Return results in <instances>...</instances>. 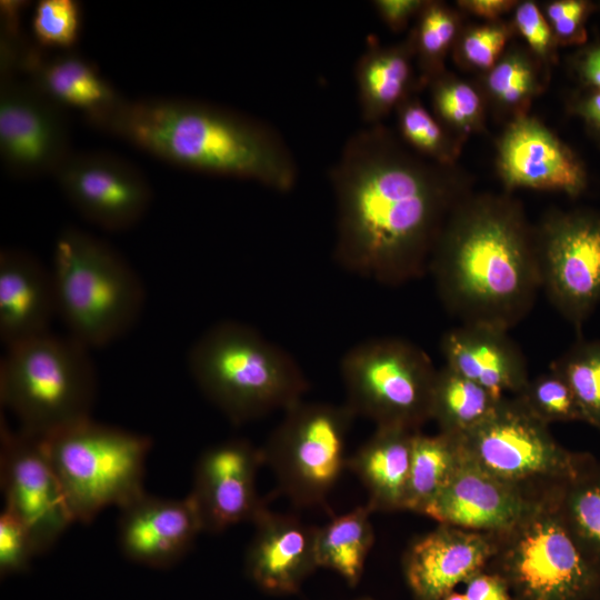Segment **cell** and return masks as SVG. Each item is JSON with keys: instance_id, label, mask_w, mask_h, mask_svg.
Returning <instances> with one entry per match:
<instances>
[{"instance_id": "6da1fadb", "label": "cell", "mask_w": 600, "mask_h": 600, "mask_svg": "<svg viewBox=\"0 0 600 600\" xmlns=\"http://www.w3.org/2000/svg\"><path fill=\"white\" fill-rule=\"evenodd\" d=\"M449 167L411 153L382 123L349 137L329 171L336 262L389 286L427 272L448 217L468 196Z\"/></svg>"}, {"instance_id": "7a4b0ae2", "label": "cell", "mask_w": 600, "mask_h": 600, "mask_svg": "<svg viewBox=\"0 0 600 600\" xmlns=\"http://www.w3.org/2000/svg\"><path fill=\"white\" fill-rule=\"evenodd\" d=\"M428 271L462 323L504 330L531 311L541 289L534 229L504 196H466L448 217Z\"/></svg>"}, {"instance_id": "3957f363", "label": "cell", "mask_w": 600, "mask_h": 600, "mask_svg": "<svg viewBox=\"0 0 600 600\" xmlns=\"http://www.w3.org/2000/svg\"><path fill=\"white\" fill-rule=\"evenodd\" d=\"M94 128L172 166L251 180L289 192L298 180L293 154L267 123L186 98L123 101Z\"/></svg>"}, {"instance_id": "277c9868", "label": "cell", "mask_w": 600, "mask_h": 600, "mask_svg": "<svg viewBox=\"0 0 600 600\" xmlns=\"http://www.w3.org/2000/svg\"><path fill=\"white\" fill-rule=\"evenodd\" d=\"M188 368L203 396L237 424L287 411L309 389L289 352L234 320L211 326L194 341Z\"/></svg>"}, {"instance_id": "5b68a950", "label": "cell", "mask_w": 600, "mask_h": 600, "mask_svg": "<svg viewBox=\"0 0 600 600\" xmlns=\"http://www.w3.org/2000/svg\"><path fill=\"white\" fill-rule=\"evenodd\" d=\"M51 272L58 317L87 348L106 347L137 323L146 301L143 283L106 241L64 228L54 243Z\"/></svg>"}, {"instance_id": "8992f818", "label": "cell", "mask_w": 600, "mask_h": 600, "mask_svg": "<svg viewBox=\"0 0 600 600\" xmlns=\"http://www.w3.org/2000/svg\"><path fill=\"white\" fill-rule=\"evenodd\" d=\"M89 348L51 332L7 348L0 401L22 430L44 437L91 417L97 376Z\"/></svg>"}, {"instance_id": "52a82bcc", "label": "cell", "mask_w": 600, "mask_h": 600, "mask_svg": "<svg viewBox=\"0 0 600 600\" xmlns=\"http://www.w3.org/2000/svg\"><path fill=\"white\" fill-rule=\"evenodd\" d=\"M74 522L89 523L109 507L121 509L146 490L152 441L90 418L41 437Z\"/></svg>"}, {"instance_id": "ba28073f", "label": "cell", "mask_w": 600, "mask_h": 600, "mask_svg": "<svg viewBox=\"0 0 600 600\" xmlns=\"http://www.w3.org/2000/svg\"><path fill=\"white\" fill-rule=\"evenodd\" d=\"M550 487L516 524L492 533L494 550L484 569L507 583L512 600H593L600 568L569 536Z\"/></svg>"}, {"instance_id": "9c48e42d", "label": "cell", "mask_w": 600, "mask_h": 600, "mask_svg": "<svg viewBox=\"0 0 600 600\" xmlns=\"http://www.w3.org/2000/svg\"><path fill=\"white\" fill-rule=\"evenodd\" d=\"M438 369L418 346L399 338L356 344L340 361L346 404L377 427L411 431L430 420Z\"/></svg>"}, {"instance_id": "30bf717a", "label": "cell", "mask_w": 600, "mask_h": 600, "mask_svg": "<svg viewBox=\"0 0 600 600\" xmlns=\"http://www.w3.org/2000/svg\"><path fill=\"white\" fill-rule=\"evenodd\" d=\"M284 412L260 448L262 462L297 507L323 504L347 469V437L356 414L346 403L303 401Z\"/></svg>"}, {"instance_id": "8fae6325", "label": "cell", "mask_w": 600, "mask_h": 600, "mask_svg": "<svg viewBox=\"0 0 600 600\" xmlns=\"http://www.w3.org/2000/svg\"><path fill=\"white\" fill-rule=\"evenodd\" d=\"M460 438L466 456L480 468L533 490L572 478L591 454L563 448L517 397H504L488 419Z\"/></svg>"}, {"instance_id": "7c38bea8", "label": "cell", "mask_w": 600, "mask_h": 600, "mask_svg": "<svg viewBox=\"0 0 600 600\" xmlns=\"http://www.w3.org/2000/svg\"><path fill=\"white\" fill-rule=\"evenodd\" d=\"M541 288L576 329L600 301V216L556 211L534 229Z\"/></svg>"}, {"instance_id": "4fadbf2b", "label": "cell", "mask_w": 600, "mask_h": 600, "mask_svg": "<svg viewBox=\"0 0 600 600\" xmlns=\"http://www.w3.org/2000/svg\"><path fill=\"white\" fill-rule=\"evenodd\" d=\"M0 481L4 509L29 529L38 553L48 551L76 523L42 438L12 431L1 417Z\"/></svg>"}, {"instance_id": "5bb4252c", "label": "cell", "mask_w": 600, "mask_h": 600, "mask_svg": "<svg viewBox=\"0 0 600 600\" xmlns=\"http://www.w3.org/2000/svg\"><path fill=\"white\" fill-rule=\"evenodd\" d=\"M64 110L33 83L1 77L0 157L18 178L54 174L71 153Z\"/></svg>"}, {"instance_id": "9a60e30c", "label": "cell", "mask_w": 600, "mask_h": 600, "mask_svg": "<svg viewBox=\"0 0 600 600\" xmlns=\"http://www.w3.org/2000/svg\"><path fill=\"white\" fill-rule=\"evenodd\" d=\"M53 176L74 210L103 230L133 227L151 203L152 191L142 172L108 152H71Z\"/></svg>"}, {"instance_id": "2e32d148", "label": "cell", "mask_w": 600, "mask_h": 600, "mask_svg": "<svg viewBox=\"0 0 600 600\" xmlns=\"http://www.w3.org/2000/svg\"><path fill=\"white\" fill-rule=\"evenodd\" d=\"M262 463L260 448L244 439L217 443L200 454L189 497L203 532L219 533L256 520L267 507L257 490V472Z\"/></svg>"}, {"instance_id": "e0dca14e", "label": "cell", "mask_w": 600, "mask_h": 600, "mask_svg": "<svg viewBox=\"0 0 600 600\" xmlns=\"http://www.w3.org/2000/svg\"><path fill=\"white\" fill-rule=\"evenodd\" d=\"M543 491L511 483L487 472L463 450L461 463L423 516L442 524L500 532L524 517Z\"/></svg>"}, {"instance_id": "ac0fdd59", "label": "cell", "mask_w": 600, "mask_h": 600, "mask_svg": "<svg viewBox=\"0 0 600 600\" xmlns=\"http://www.w3.org/2000/svg\"><path fill=\"white\" fill-rule=\"evenodd\" d=\"M203 532L189 497L162 498L146 491L120 509L118 543L130 561L167 569L181 561Z\"/></svg>"}, {"instance_id": "d6986e66", "label": "cell", "mask_w": 600, "mask_h": 600, "mask_svg": "<svg viewBox=\"0 0 600 600\" xmlns=\"http://www.w3.org/2000/svg\"><path fill=\"white\" fill-rule=\"evenodd\" d=\"M498 170L506 187L561 191L571 197L586 188L576 154L537 119L520 116L498 146Z\"/></svg>"}, {"instance_id": "ffe728a7", "label": "cell", "mask_w": 600, "mask_h": 600, "mask_svg": "<svg viewBox=\"0 0 600 600\" xmlns=\"http://www.w3.org/2000/svg\"><path fill=\"white\" fill-rule=\"evenodd\" d=\"M494 550L492 533L440 523L414 540L402 566L414 600H440L483 570Z\"/></svg>"}, {"instance_id": "44dd1931", "label": "cell", "mask_w": 600, "mask_h": 600, "mask_svg": "<svg viewBox=\"0 0 600 600\" xmlns=\"http://www.w3.org/2000/svg\"><path fill=\"white\" fill-rule=\"evenodd\" d=\"M246 553V572L261 590L274 594L297 592L318 569L316 529L299 518L270 511L259 513Z\"/></svg>"}, {"instance_id": "7402d4cb", "label": "cell", "mask_w": 600, "mask_h": 600, "mask_svg": "<svg viewBox=\"0 0 600 600\" xmlns=\"http://www.w3.org/2000/svg\"><path fill=\"white\" fill-rule=\"evenodd\" d=\"M446 366L497 397L520 393L530 378L526 358L508 330L486 323H461L440 342Z\"/></svg>"}, {"instance_id": "603a6c76", "label": "cell", "mask_w": 600, "mask_h": 600, "mask_svg": "<svg viewBox=\"0 0 600 600\" xmlns=\"http://www.w3.org/2000/svg\"><path fill=\"white\" fill-rule=\"evenodd\" d=\"M57 313L51 270L36 257L4 248L0 252V339L6 348L50 332Z\"/></svg>"}, {"instance_id": "cb8c5ba5", "label": "cell", "mask_w": 600, "mask_h": 600, "mask_svg": "<svg viewBox=\"0 0 600 600\" xmlns=\"http://www.w3.org/2000/svg\"><path fill=\"white\" fill-rule=\"evenodd\" d=\"M23 70L47 98L63 110L81 112L92 127L123 101L98 68L77 53L44 58L38 49H32Z\"/></svg>"}, {"instance_id": "d4e9b609", "label": "cell", "mask_w": 600, "mask_h": 600, "mask_svg": "<svg viewBox=\"0 0 600 600\" xmlns=\"http://www.w3.org/2000/svg\"><path fill=\"white\" fill-rule=\"evenodd\" d=\"M414 432L401 427H377L348 458L347 469L366 488L367 504L373 512L403 510Z\"/></svg>"}, {"instance_id": "484cf974", "label": "cell", "mask_w": 600, "mask_h": 600, "mask_svg": "<svg viewBox=\"0 0 600 600\" xmlns=\"http://www.w3.org/2000/svg\"><path fill=\"white\" fill-rule=\"evenodd\" d=\"M413 57L412 34L393 46L369 42L354 69L360 114L367 126L381 123L409 97Z\"/></svg>"}, {"instance_id": "4316f807", "label": "cell", "mask_w": 600, "mask_h": 600, "mask_svg": "<svg viewBox=\"0 0 600 600\" xmlns=\"http://www.w3.org/2000/svg\"><path fill=\"white\" fill-rule=\"evenodd\" d=\"M550 493L573 542L600 568V460L590 454L572 478L552 484Z\"/></svg>"}, {"instance_id": "83f0119b", "label": "cell", "mask_w": 600, "mask_h": 600, "mask_svg": "<svg viewBox=\"0 0 600 600\" xmlns=\"http://www.w3.org/2000/svg\"><path fill=\"white\" fill-rule=\"evenodd\" d=\"M372 512L367 503L358 506L316 529L318 568L337 572L352 587L360 581L374 542Z\"/></svg>"}, {"instance_id": "f1b7e54d", "label": "cell", "mask_w": 600, "mask_h": 600, "mask_svg": "<svg viewBox=\"0 0 600 600\" xmlns=\"http://www.w3.org/2000/svg\"><path fill=\"white\" fill-rule=\"evenodd\" d=\"M463 459L460 437L439 432L412 437L410 468L403 510L423 514L447 486Z\"/></svg>"}, {"instance_id": "f546056e", "label": "cell", "mask_w": 600, "mask_h": 600, "mask_svg": "<svg viewBox=\"0 0 600 600\" xmlns=\"http://www.w3.org/2000/svg\"><path fill=\"white\" fill-rule=\"evenodd\" d=\"M503 398L444 366L437 371L430 420L439 432L463 437L488 419Z\"/></svg>"}, {"instance_id": "4dcf8cb0", "label": "cell", "mask_w": 600, "mask_h": 600, "mask_svg": "<svg viewBox=\"0 0 600 600\" xmlns=\"http://www.w3.org/2000/svg\"><path fill=\"white\" fill-rule=\"evenodd\" d=\"M551 369L570 387L582 421L600 429V341L574 344Z\"/></svg>"}, {"instance_id": "1f68e13d", "label": "cell", "mask_w": 600, "mask_h": 600, "mask_svg": "<svg viewBox=\"0 0 600 600\" xmlns=\"http://www.w3.org/2000/svg\"><path fill=\"white\" fill-rule=\"evenodd\" d=\"M403 139L430 161L451 166L457 149L432 114L414 98L408 97L397 108Z\"/></svg>"}, {"instance_id": "d6a6232c", "label": "cell", "mask_w": 600, "mask_h": 600, "mask_svg": "<svg viewBox=\"0 0 600 600\" xmlns=\"http://www.w3.org/2000/svg\"><path fill=\"white\" fill-rule=\"evenodd\" d=\"M456 33L457 18L452 11L442 3L427 1L411 33L423 79H434Z\"/></svg>"}, {"instance_id": "836d02e7", "label": "cell", "mask_w": 600, "mask_h": 600, "mask_svg": "<svg viewBox=\"0 0 600 600\" xmlns=\"http://www.w3.org/2000/svg\"><path fill=\"white\" fill-rule=\"evenodd\" d=\"M520 402L546 424L582 421L580 408L566 380L554 370L530 379L516 394Z\"/></svg>"}, {"instance_id": "e575fe53", "label": "cell", "mask_w": 600, "mask_h": 600, "mask_svg": "<svg viewBox=\"0 0 600 600\" xmlns=\"http://www.w3.org/2000/svg\"><path fill=\"white\" fill-rule=\"evenodd\" d=\"M31 28L39 46L70 50L80 39L81 6L74 0H40L33 10Z\"/></svg>"}, {"instance_id": "d590c367", "label": "cell", "mask_w": 600, "mask_h": 600, "mask_svg": "<svg viewBox=\"0 0 600 600\" xmlns=\"http://www.w3.org/2000/svg\"><path fill=\"white\" fill-rule=\"evenodd\" d=\"M490 94L506 107L526 103L536 92L538 82L531 61L512 52L498 61L487 78Z\"/></svg>"}, {"instance_id": "8d00e7d4", "label": "cell", "mask_w": 600, "mask_h": 600, "mask_svg": "<svg viewBox=\"0 0 600 600\" xmlns=\"http://www.w3.org/2000/svg\"><path fill=\"white\" fill-rule=\"evenodd\" d=\"M432 84L433 108L442 120L467 131L479 126L482 103L470 84L449 78L433 79Z\"/></svg>"}, {"instance_id": "74e56055", "label": "cell", "mask_w": 600, "mask_h": 600, "mask_svg": "<svg viewBox=\"0 0 600 600\" xmlns=\"http://www.w3.org/2000/svg\"><path fill=\"white\" fill-rule=\"evenodd\" d=\"M39 554L27 526L12 512L3 509L0 514V574L2 578L29 569Z\"/></svg>"}, {"instance_id": "f35d334b", "label": "cell", "mask_w": 600, "mask_h": 600, "mask_svg": "<svg viewBox=\"0 0 600 600\" xmlns=\"http://www.w3.org/2000/svg\"><path fill=\"white\" fill-rule=\"evenodd\" d=\"M508 39L509 30L503 24L491 23L471 29L462 39V57L476 68L491 69Z\"/></svg>"}, {"instance_id": "ab89813d", "label": "cell", "mask_w": 600, "mask_h": 600, "mask_svg": "<svg viewBox=\"0 0 600 600\" xmlns=\"http://www.w3.org/2000/svg\"><path fill=\"white\" fill-rule=\"evenodd\" d=\"M591 10V4L580 0H560L547 7V17L557 40L564 43H581L587 33L584 21Z\"/></svg>"}, {"instance_id": "60d3db41", "label": "cell", "mask_w": 600, "mask_h": 600, "mask_svg": "<svg viewBox=\"0 0 600 600\" xmlns=\"http://www.w3.org/2000/svg\"><path fill=\"white\" fill-rule=\"evenodd\" d=\"M516 26L537 54L546 57L550 53L556 38L536 3L526 1L517 7Z\"/></svg>"}, {"instance_id": "b9f144b4", "label": "cell", "mask_w": 600, "mask_h": 600, "mask_svg": "<svg viewBox=\"0 0 600 600\" xmlns=\"http://www.w3.org/2000/svg\"><path fill=\"white\" fill-rule=\"evenodd\" d=\"M380 19L394 32L403 30L409 21L420 14L427 1L376 0L372 2Z\"/></svg>"}, {"instance_id": "7bdbcfd3", "label": "cell", "mask_w": 600, "mask_h": 600, "mask_svg": "<svg viewBox=\"0 0 600 600\" xmlns=\"http://www.w3.org/2000/svg\"><path fill=\"white\" fill-rule=\"evenodd\" d=\"M464 584L463 593L468 600H512L507 583L486 569L473 574Z\"/></svg>"}, {"instance_id": "ee69618b", "label": "cell", "mask_w": 600, "mask_h": 600, "mask_svg": "<svg viewBox=\"0 0 600 600\" xmlns=\"http://www.w3.org/2000/svg\"><path fill=\"white\" fill-rule=\"evenodd\" d=\"M458 4L476 16L496 20L506 12L510 11L516 1L511 0H463L458 1Z\"/></svg>"}, {"instance_id": "f6af8a7d", "label": "cell", "mask_w": 600, "mask_h": 600, "mask_svg": "<svg viewBox=\"0 0 600 600\" xmlns=\"http://www.w3.org/2000/svg\"><path fill=\"white\" fill-rule=\"evenodd\" d=\"M586 81L600 90V47L590 50L581 63Z\"/></svg>"}, {"instance_id": "bcb514c9", "label": "cell", "mask_w": 600, "mask_h": 600, "mask_svg": "<svg viewBox=\"0 0 600 600\" xmlns=\"http://www.w3.org/2000/svg\"><path fill=\"white\" fill-rule=\"evenodd\" d=\"M577 112L592 127L600 130V90L581 102L577 108Z\"/></svg>"}, {"instance_id": "7dc6e473", "label": "cell", "mask_w": 600, "mask_h": 600, "mask_svg": "<svg viewBox=\"0 0 600 600\" xmlns=\"http://www.w3.org/2000/svg\"><path fill=\"white\" fill-rule=\"evenodd\" d=\"M440 600H468L464 593H459L457 591H452L449 594L444 596Z\"/></svg>"}, {"instance_id": "c3c4849f", "label": "cell", "mask_w": 600, "mask_h": 600, "mask_svg": "<svg viewBox=\"0 0 600 600\" xmlns=\"http://www.w3.org/2000/svg\"><path fill=\"white\" fill-rule=\"evenodd\" d=\"M357 600H372V599H369V598H362V599H357Z\"/></svg>"}, {"instance_id": "681fc988", "label": "cell", "mask_w": 600, "mask_h": 600, "mask_svg": "<svg viewBox=\"0 0 600 600\" xmlns=\"http://www.w3.org/2000/svg\"><path fill=\"white\" fill-rule=\"evenodd\" d=\"M593 600H600V597L598 596V597H596Z\"/></svg>"}]
</instances>
